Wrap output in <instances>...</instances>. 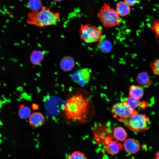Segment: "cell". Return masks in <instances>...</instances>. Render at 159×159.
<instances>
[{
    "instance_id": "8",
    "label": "cell",
    "mask_w": 159,
    "mask_h": 159,
    "mask_svg": "<svg viewBox=\"0 0 159 159\" xmlns=\"http://www.w3.org/2000/svg\"><path fill=\"white\" fill-rule=\"evenodd\" d=\"M123 147L125 151L130 154H135L140 150V144L137 140L132 138L126 139L124 142Z\"/></svg>"
},
{
    "instance_id": "15",
    "label": "cell",
    "mask_w": 159,
    "mask_h": 159,
    "mask_svg": "<svg viewBox=\"0 0 159 159\" xmlns=\"http://www.w3.org/2000/svg\"><path fill=\"white\" fill-rule=\"evenodd\" d=\"M113 134L116 140L120 141H125L127 136V134L125 130L120 126H118L114 128Z\"/></svg>"
},
{
    "instance_id": "10",
    "label": "cell",
    "mask_w": 159,
    "mask_h": 159,
    "mask_svg": "<svg viewBox=\"0 0 159 159\" xmlns=\"http://www.w3.org/2000/svg\"><path fill=\"white\" fill-rule=\"evenodd\" d=\"M123 147L122 144L118 141H111L107 145L106 151L109 154L114 155L118 153Z\"/></svg>"
},
{
    "instance_id": "2",
    "label": "cell",
    "mask_w": 159,
    "mask_h": 159,
    "mask_svg": "<svg viewBox=\"0 0 159 159\" xmlns=\"http://www.w3.org/2000/svg\"><path fill=\"white\" fill-rule=\"evenodd\" d=\"M59 18V13L43 7L40 11L29 12L27 15L26 21L27 22L30 24L42 27L56 25Z\"/></svg>"
},
{
    "instance_id": "20",
    "label": "cell",
    "mask_w": 159,
    "mask_h": 159,
    "mask_svg": "<svg viewBox=\"0 0 159 159\" xmlns=\"http://www.w3.org/2000/svg\"><path fill=\"white\" fill-rule=\"evenodd\" d=\"M42 3L40 0H29L28 6L32 11H37L42 7Z\"/></svg>"
},
{
    "instance_id": "24",
    "label": "cell",
    "mask_w": 159,
    "mask_h": 159,
    "mask_svg": "<svg viewBox=\"0 0 159 159\" xmlns=\"http://www.w3.org/2000/svg\"><path fill=\"white\" fill-rule=\"evenodd\" d=\"M138 0H124L126 4L130 6H133L137 3Z\"/></svg>"
},
{
    "instance_id": "26",
    "label": "cell",
    "mask_w": 159,
    "mask_h": 159,
    "mask_svg": "<svg viewBox=\"0 0 159 159\" xmlns=\"http://www.w3.org/2000/svg\"><path fill=\"white\" fill-rule=\"evenodd\" d=\"M53 0L55 2H60L62 1L63 0Z\"/></svg>"
},
{
    "instance_id": "11",
    "label": "cell",
    "mask_w": 159,
    "mask_h": 159,
    "mask_svg": "<svg viewBox=\"0 0 159 159\" xmlns=\"http://www.w3.org/2000/svg\"><path fill=\"white\" fill-rule=\"evenodd\" d=\"M124 101L131 108L135 110L138 107L144 109L148 106L147 102L145 101H141L139 100L136 99L130 96Z\"/></svg>"
},
{
    "instance_id": "1",
    "label": "cell",
    "mask_w": 159,
    "mask_h": 159,
    "mask_svg": "<svg viewBox=\"0 0 159 159\" xmlns=\"http://www.w3.org/2000/svg\"><path fill=\"white\" fill-rule=\"evenodd\" d=\"M93 109L90 94L86 90H81L70 96L63 111L67 120L83 123L91 119Z\"/></svg>"
},
{
    "instance_id": "25",
    "label": "cell",
    "mask_w": 159,
    "mask_h": 159,
    "mask_svg": "<svg viewBox=\"0 0 159 159\" xmlns=\"http://www.w3.org/2000/svg\"><path fill=\"white\" fill-rule=\"evenodd\" d=\"M155 159H159V150L155 155Z\"/></svg>"
},
{
    "instance_id": "3",
    "label": "cell",
    "mask_w": 159,
    "mask_h": 159,
    "mask_svg": "<svg viewBox=\"0 0 159 159\" xmlns=\"http://www.w3.org/2000/svg\"><path fill=\"white\" fill-rule=\"evenodd\" d=\"M97 16L104 27H112L120 26V16L109 4H104L97 13Z\"/></svg>"
},
{
    "instance_id": "17",
    "label": "cell",
    "mask_w": 159,
    "mask_h": 159,
    "mask_svg": "<svg viewBox=\"0 0 159 159\" xmlns=\"http://www.w3.org/2000/svg\"><path fill=\"white\" fill-rule=\"evenodd\" d=\"M61 64V67L63 70L68 71L74 67V61L72 58L67 57L63 59Z\"/></svg>"
},
{
    "instance_id": "13",
    "label": "cell",
    "mask_w": 159,
    "mask_h": 159,
    "mask_svg": "<svg viewBox=\"0 0 159 159\" xmlns=\"http://www.w3.org/2000/svg\"><path fill=\"white\" fill-rule=\"evenodd\" d=\"M116 10L119 16L122 17L128 15L131 11L130 6L123 1H119L117 4Z\"/></svg>"
},
{
    "instance_id": "23",
    "label": "cell",
    "mask_w": 159,
    "mask_h": 159,
    "mask_svg": "<svg viewBox=\"0 0 159 159\" xmlns=\"http://www.w3.org/2000/svg\"><path fill=\"white\" fill-rule=\"evenodd\" d=\"M68 159H87L85 154L79 151H75L71 153L68 157Z\"/></svg>"
},
{
    "instance_id": "16",
    "label": "cell",
    "mask_w": 159,
    "mask_h": 159,
    "mask_svg": "<svg viewBox=\"0 0 159 159\" xmlns=\"http://www.w3.org/2000/svg\"><path fill=\"white\" fill-rule=\"evenodd\" d=\"M147 26L155 34V39L159 42V19L155 18L150 20L147 24Z\"/></svg>"
},
{
    "instance_id": "7",
    "label": "cell",
    "mask_w": 159,
    "mask_h": 159,
    "mask_svg": "<svg viewBox=\"0 0 159 159\" xmlns=\"http://www.w3.org/2000/svg\"><path fill=\"white\" fill-rule=\"evenodd\" d=\"M72 77L74 82L81 86H84L90 81V72L88 69H81L77 70L73 73Z\"/></svg>"
},
{
    "instance_id": "19",
    "label": "cell",
    "mask_w": 159,
    "mask_h": 159,
    "mask_svg": "<svg viewBox=\"0 0 159 159\" xmlns=\"http://www.w3.org/2000/svg\"><path fill=\"white\" fill-rule=\"evenodd\" d=\"M18 113L21 118L26 119L29 117L31 115V111L29 107L22 105L20 106Z\"/></svg>"
},
{
    "instance_id": "22",
    "label": "cell",
    "mask_w": 159,
    "mask_h": 159,
    "mask_svg": "<svg viewBox=\"0 0 159 159\" xmlns=\"http://www.w3.org/2000/svg\"><path fill=\"white\" fill-rule=\"evenodd\" d=\"M43 57V55L41 52L39 51L34 52L31 57L32 62L34 64H37L41 61Z\"/></svg>"
},
{
    "instance_id": "9",
    "label": "cell",
    "mask_w": 159,
    "mask_h": 159,
    "mask_svg": "<svg viewBox=\"0 0 159 159\" xmlns=\"http://www.w3.org/2000/svg\"><path fill=\"white\" fill-rule=\"evenodd\" d=\"M29 122L32 127L37 128L43 125L45 122V118L41 113L35 112L31 114L29 118Z\"/></svg>"
},
{
    "instance_id": "18",
    "label": "cell",
    "mask_w": 159,
    "mask_h": 159,
    "mask_svg": "<svg viewBox=\"0 0 159 159\" xmlns=\"http://www.w3.org/2000/svg\"><path fill=\"white\" fill-rule=\"evenodd\" d=\"M100 41L98 47L100 51L105 53H109L111 51L112 46L110 42L105 39Z\"/></svg>"
},
{
    "instance_id": "4",
    "label": "cell",
    "mask_w": 159,
    "mask_h": 159,
    "mask_svg": "<svg viewBox=\"0 0 159 159\" xmlns=\"http://www.w3.org/2000/svg\"><path fill=\"white\" fill-rule=\"evenodd\" d=\"M79 32L80 39L87 43L97 42L102 38V29L91 24H82Z\"/></svg>"
},
{
    "instance_id": "12",
    "label": "cell",
    "mask_w": 159,
    "mask_h": 159,
    "mask_svg": "<svg viewBox=\"0 0 159 159\" xmlns=\"http://www.w3.org/2000/svg\"><path fill=\"white\" fill-rule=\"evenodd\" d=\"M129 95L130 97L139 100L143 95L144 90L139 86L132 85L129 88Z\"/></svg>"
},
{
    "instance_id": "14",
    "label": "cell",
    "mask_w": 159,
    "mask_h": 159,
    "mask_svg": "<svg viewBox=\"0 0 159 159\" xmlns=\"http://www.w3.org/2000/svg\"><path fill=\"white\" fill-rule=\"evenodd\" d=\"M136 81L139 84L147 86L150 85L153 82L146 71L139 73L137 77Z\"/></svg>"
},
{
    "instance_id": "6",
    "label": "cell",
    "mask_w": 159,
    "mask_h": 159,
    "mask_svg": "<svg viewBox=\"0 0 159 159\" xmlns=\"http://www.w3.org/2000/svg\"><path fill=\"white\" fill-rule=\"evenodd\" d=\"M111 112L115 118L122 122L125 119L138 113V111L131 108L124 101L114 104L112 107Z\"/></svg>"
},
{
    "instance_id": "5",
    "label": "cell",
    "mask_w": 159,
    "mask_h": 159,
    "mask_svg": "<svg viewBox=\"0 0 159 159\" xmlns=\"http://www.w3.org/2000/svg\"><path fill=\"white\" fill-rule=\"evenodd\" d=\"M149 121V118L145 115L138 113L125 119L122 122L130 130L140 132L148 129Z\"/></svg>"
},
{
    "instance_id": "21",
    "label": "cell",
    "mask_w": 159,
    "mask_h": 159,
    "mask_svg": "<svg viewBox=\"0 0 159 159\" xmlns=\"http://www.w3.org/2000/svg\"><path fill=\"white\" fill-rule=\"evenodd\" d=\"M149 65L153 74L159 76V58L155 59L150 63Z\"/></svg>"
}]
</instances>
